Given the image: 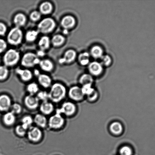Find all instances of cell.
<instances>
[{
	"label": "cell",
	"instance_id": "cell-1",
	"mask_svg": "<svg viewBox=\"0 0 155 155\" xmlns=\"http://www.w3.org/2000/svg\"><path fill=\"white\" fill-rule=\"evenodd\" d=\"M66 89L63 85L56 83L53 84L49 93V99L55 103H58L65 98L66 95Z\"/></svg>",
	"mask_w": 155,
	"mask_h": 155
},
{
	"label": "cell",
	"instance_id": "cell-2",
	"mask_svg": "<svg viewBox=\"0 0 155 155\" xmlns=\"http://www.w3.org/2000/svg\"><path fill=\"white\" fill-rule=\"evenodd\" d=\"M56 27V23L52 18H48L42 20L38 25L39 33L47 34L51 33Z\"/></svg>",
	"mask_w": 155,
	"mask_h": 155
},
{
	"label": "cell",
	"instance_id": "cell-3",
	"mask_svg": "<svg viewBox=\"0 0 155 155\" xmlns=\"http://www.w3.org/2000/svg\"><path fill=\"white\" fill-rule=\"evenodd\" d=\"M20 58L19 53L14 49H10L5 54L3 61L6 66H14L17 63Z\"/></svg>",
	"mask_w": 155,
	"mask_h": 155
},
{
	"label": "cell",
	"instance_id": "cell-4",
	"mask_svg": "<svg viewBox=\"0 0 155 155\" xmlns=\"http://www.w3.org/2000/svg\"><path fill=\"white\" fill-rule=\"evenodd\" d=\"M22 33L20 28L15 27L12 28L8 35V42L10 45H17L22 41Z\"/></svg>",
	"mask_w": 155,
	"mask_h": 155
},
{
	"label": "cell",
	"instance_id": "cell-5",
	"mask_svg": "<svg viewBox=\"0 0 155 155\" xmlns=\"http://www.w3.org/2000/svg\"><path fill=\"white\" fill-rule=\"evenodd\" d=\"M40 61L35 54L29 52L24 54L21 61V64L22 66L25 67H32L35 65L39 64Z\"/></svg>",
	"mask_w": 155,
	"mask_h": 155
},
{
	"label": "cell",
	"instance_id": "cell-6",
	"mask_svg": "<svg viewBox=\"0 0 155 155\" xmlns=\"http://www.w3.org/2000/svg\"><path fill=\"white\" fill-rule=\"evenodd\" d=\"M76 110V107L73 103L70 102L63 103L60 109H57L56 113L60 114H64L67 116L73 114Z\"/></svg>",
	"mask_w": 155,
	"mask_h": 155
},
{
	"label": "cell",
	"instance_id": "cell-7",
	"mask_svg": "<svg viewBox=\"0 0 155 155\" xmlns=\"http://www.w3.org/2000/svg\"><path fill=\"white\" fill-rule=\"evenodd\" d=\"M64 123V119L60 114L57 113L51 116L49 120V125L53 129L60 128L63 125Z\"/></svg>",
	"mask_w": 155,
	"mask_h": 155
},
{
	"label": "cell",
	"instance_id": "cell-8",
	"mask_svg": "<svg viewBox=\"0 0 155 155\" xmlns=\"http://www.w3.org/2000/svg\"><path fill=\"white\" fill-rule=\"evenodd\" d=\"M29 139L32 142H39L42 137V132L39 128L36 127H30L27 133Z\"/></svg>",
	"mask_w": 155,
	"mask_h": 155
},
{
	"label": "cell",
	"instance_id": "cell-9",
	"mask_svg": "<svg viewBox=\"0 0 155 155\" xmlns=\"http://www.w3.org/2000/svg\"><path fill=\"white\" fill-rule=\"evenodd\" d=\"M88 70L92 76H98L101 75L103 70V66L99 62L93 61L88 65Z\"/></svg>",
	"mask_w": 155,
	"mask_h": 155
},
{
	"label": "cell",
	"instance_id": "cell-10",
	"mask_svg": "<svg viewBox=\"0 0 155 155\" xmlns=\"http://www.w3.org/2000/svg\"><path fill=\"white\" fill-rule=\"evenodd\" d=\"M76 54V53L74 50H68L65 53L63 57L59 60V63L61 64L71 63L75 60Z\"/></svg>",
	"mask_w": 155,
	"mask_h": 155
},
{
	"label": "cell",
	"instance_id": "cell-11",
	"mask_svg": "<svg viewBox=\"0 0 155 155\" xmlns=\"http://www.w3.org/2000/svg\"><path fill=\"white\" fill-rule=\"evenodd\" d=\"M69 95L72 99L79 101L83 99L84 95L82 92L81 88L78 86H74L69 89Z\"/></svg>",
	"mask_w": 155,
	"mask_h": 155
},
{
	"label": "cell",
	"instance_id": "cell-12",
	"mask_svg": "<svg viewBox=\"0 0 155 155\" xmlns=\"http://www.w3.org/2000/svg\"><path fill=\"white\" fill-rule=\"evenodd\" d=\"M39 100L37 97L33 95H29L25 97L24 103L29 109H35L39 105Z\"/></svg>",
	"mask_w": 155,
	"mask_h": 155
},
{
	"label": "cell",
	"instance_id": "cell-13",
	"mask_svg": "<svg viewBox=\"0 0 155 155\" xmlns=\"http://www.w3.org/2000/svg\"><path fill=\"white\" fill-rule=\"evenodd\" d=\"M76 23L75 18L71 15H67L64 17L61 22L62 26L66 30L73 28L75 25Z\"/></svg>",
	"mask_w": 155,
	"mask_h": 155
},
{
	"label": "cell",
	"instance_id": "cell-14",
	"mask_svg": "<svg viewBox=\"0 0 155 155\" xmlns=\"http://www.w3.org/2000/svg\"><path fill=\"white\" fill-rule=\"evenodd\" d=\"M11 100L8 96L2 95L0 96V110L6 111L11 106Z\"/></svg>",
	"mask_w": 155,
	"mask_h": 155
},
{
	"label": "cell",
	"instance_id": "cell-15",
	"mask_svg": "<svg viewBox=\"0 0 155 155\" xmlns=\"http://www.w3.org/2000/svg\"><path fill=\"white\" fill-rule=\"evenodd\" d=\"M89 54L94 58L101 59L104 55V51L101 47L95 45L91 48Z\"/></svg>",
	"mask_w": 155,
	"mask_h": 155
},
{
	"label": "cell",
	"instance_id": "cell-16",
	"mask_svg": "<svg viewBox=\"0 0 155 155\" xmlns=\"http://www.w3.org/2000/svg\"><path fill=\"white\" fill-rule=\"evenodd\" d=\"M54 106L48 101L42 102L40 106V110L45 115L50 114L54 110Z\"/></svg>",
	"mask_w": 155,
	"mask_h": 155
},
{
	"label": "cell",
	"instance_id": "cell-17",
	"mask_svg": "<svg viewBox=\"0 0 155 155\" xmlns=\"http://www.w3.org/2000/svg\"><path fill=\"white\" fill-rule=\"evenodd\" d=\"M16 72L20 75L21 79L24 81H29L32 77V74L29 70L18 69L16 70Z\"/></svg>",
	"mask_w": 155,
	"mask_h": 155
},
{
	"label": "cell",
	"instance_id": "cell-18",
	"mask_svg": "<svg viewBox=\"0 0 155 155\" xmlns=\"http://www.w3.org/2000/svg\"><path fill=\"white\" fill-rule=\"evenodd\" d=\"M38 81L41 86L45 88H48L51 86V78L45 74H40L38 77Z\"/></svg>",
	"mask_w": 155,
	"mask_h": 155
},
{
	"label": "cell",
	"instance_id": "cell-19",
	"mask_svg": "<svg viewBox=\"0 0 155 155\" xmlns=\"http://www.w3.org/2000/svg\"><path fill=\"white\" fill-rule=\"evenodd\" d=\"M26 22V18L25 15L22 13H18L16 15L14 18V22L16 27L19 28L23 26Z\"/></svg>",
	"mask_w": 155,
	"mask_h": 155
},
{
	"label": "cell",
	"instance_id": "cell-20",
	"mask_svg": "<svg viewBox=\"0 0 155 155\" xmlns=\"http://www.w3.org/2000/svg\"><path fill=\"white\" fill-rule=\"evenodd\" d=\"M52 5L48 2L42 3L39 7L40 13L43 15L49 14L52 11Z\"/></svg>",
	"mask_w": 155,
	"mask_h": 155
},
{
	"label": "cell",
	"instance_id": "cell-21",
	"mask_svg": "<svg viewBox=\"0 0 155 155\" xmlns=\"http://www.w3.org/2000/svg\"><path fill=\"white\" fill-rule=\"evenodd\" d=\"M90 55L89 53L87 52H83L79 55L78 58V61L82 66H85L88 65L90 63Z\"/></svg>",
	"mask_w": 155,
	"mask_h": 155
},
{
	"label": "cell",
	"instance_id": "cell-22",
	"mask_svg": "<svg viewBox=\"0 0 155 155\" xmlns=\"http://www.w3.org/2000/svg\"><path fill=\"white\" fill-rule=\"evenodd\" d=\"M39 65L41 69L46 72H50L54 68V65L52 62L46 59L40 61Z\"/></svg>",
	"mask_w": 155,
	"mask_h": 155
},
{
	"label": "cell",
	"instance_id": "cell-23",
	"mask_svg": "<svg viewBox=\"0 0 155 155\" xmlns=\"http://www.w3.org/2000/svg\"><path fill=\"white\" fill-rule=\"evenodd\" d=\"M3 121L6 125L11 126L14 124L16 118L14 114L12 112H8L4 115Z\"/></svg>",
	"mask_w": 155,
	"mask_h": 155
},
{
	"label": "cell",
	"instance_id": "cell-24",
	"mask_svg": "<svg viewBox=\"0 0 155 155\" xmlns=\"http://www.w3.org/2000/svg\"><path fill=\"white\" fill-rule=\"evenodd\" d=\"M50 44L49 38L47 36H44L39 41V46L41 50L45 51L49 48Z\"/></svg>",
	"mask_w": 155,
	"mask_h": 155
},
{
	"label": "cell",
	"instance_id": "cell-25",
	"mask_svg": "<svg viewBox=\"0 0 155 155\" xmlns=\"http://www.w3.org/2000/svg\"><path fill=\"white\" fill-rule=\"evenodd\" d=\"M34 122L39 127H45L46 125L47 119L43 115L38 114L35 117Z\"/></svg>",
	"mask_w": 155,
	"mask_h": 155
},
{
	"label": "cell",
	"instance_id": "cell-26",
	"mask_svg": "<svg viewBox=\"0 0 155 155\" xmlns=\"http://www.w3.org/2000/svg\"><path fill=\"white\" fill-rule=\"evenodd\" d=\"M111 132L113 134H120L123 131V127L120 123L115 122L111 124L110 127Z\"/></svg>",
	"mask_w": 155,
	"mask_h": 155
},
{
	"label": "cell",
	"instance_id": "cell-27",
	"mask_svg": "<svg viewBox=\"0 0 155 155\" xmlns=\"http://www.w3.org/2000/svg\"><path fill=\"white\" fill-rule=\"evenodd\" d=\"M93 81V78L90 74H83L80 77L79 79V83L83 86L86 84H92Z\"/></svg>",
	"mask_w": 155,
	"mask_h": 155
},
{
	"label": "cell",
	"instance_id": "cell-28",
	"mask_svg": "<svg viewBox=\"0 0 155 155\" xmlns=\"http://www.w3.org/2000/svg\"><path fill=\"white\" fill-rule=\"evenodd\" d=\"M65 41V38L62 35H56L53 36L51 41L54 46L58 47L63 45Z\"/></svg>",
	"mask_w": 155,
	"mask_h": 155
},
{
	"label": "cell",
	"instance_id": "cell-29",
	"mask_svg": "<svg viewBox=\"0 0 155 155\" xmlns=\"http://www.w3.org/2000/svg\"><path fill=\"white\" fill-rule=\"evenodd\" d=\"M39 33L37 30H30L27 32L25 35L26 40L29 42L34 41L36 40Z\"/></svg>",
	"mask_w": 155,
	"mask_h": 155
},
{
	"label": "cell",
	"instance_id": "cell-30",
	"mask_svg": "<svg viewBox=\"0 0 155 155\" xmlns=\"http://www.w3.org/2000/svg\"><path fill=\"white\" fill-rule=\"evenodd\" d=\"M27 91L29 93L30 95H33L39 90V86L36 84L31 83L27 86Z\"/></svg>",
	"mask_w": 155,
	"mask_h": 155
},
{
	"label": "cell",
	"instance_id": "cell-31",
	"mask_svg": "<svg viewBox=\"0 0 155 155\" xmlns=\"http://www.w3.org/2000/svg\"><path fill=\"white\" fill-rule=\"evenodd\" d=\"M82 92L83 95L87 96L90 95L95 91L92 87V84H86L83 85L81 88Z\"/></svg>",
	"mask_w": 155,
	"mask_h": 155
},
{
	"label": "cell",
	"instance_id": "cell-32",
	"mask_svg": "<svg viewBox=\"0 0 155 155\" xmlns=\"http://www.w3.org/2000/svg\"><path fill=\"white\" fill-rule=\"evenodd\" d=\"M22 125L26 129H28L31 125L33 122V120L30 116H25L23 118L22 120Z\"/></svg>",
	"mask_w": 155,
	"mask_h": 155
},
{
	"label": "cell",
	"instance_id": "cell-33",
	"mask_svg": "<svg viewBox=\"0 0 155 155\" xmlns=\"http://www.w3.org/2000/svg\"><path fill=\"white\" fill-rule=\"evenodd\" d=\"M8 70L5 66H0V80H5L8 76Z\"/></svg>",
	"mask_w": 155,
	"mask_h": 155
},
{
	"label": "cell",
	"instance_id": "cell-34",
	"mask_svg": "<svg viewBox=\"0 0 155 155\" xmlns=\"http://www.w3.org/2000/svg\"><path fill=\"white\" fill-rule=\"evenodd\" d=\"M101 64L103 66L107 67L110 66L112 63V59L108 55H104L101 59Z\"/></svg>",
	"mask_w": 155,
	"mask_h": 155
},
{
	"label": "cell",
	"instance_id": "cell-35",
	"mask_svg": "<svg viewBox=\"0 0 155 155\" xmlns=\"http://www.w3.org/2000/svg\"><path fill=\"white\" fill-rule=\"evenodd\" d=\"M133 151L132 149L128 146H124L120 150V155H132Z\"/></svg>",
	"mask_w": 155,
	"mask_h": 155
},
{
	"label": "cell",
	"instance_id": "cell-36",
	"mask_svg": "<svg viewBox=\"0 0 155 155\" xmlns=\"http://www.w3.org/2000/svg\"><path fill=\"white\" fill-rule=\"evenodd\" d=\"M27 129L24 127L22 124L18 125L15 129L17 134L20 136H23L26 133Z\"/></svg>",
	"mask_w": 155,
	"mask_h": 155
},
{
	"label": "cell",
	"instance_id": "cell-37",
	"mask_svg": "<svg viewBox=\"0 0 155 155\" xmlns=\"http://www.w3.org/2000/svg\"><path fill=\"white\" fill-rule=\"evenodd\" d=\"M36 97L39 100H42L43 102L48 101L49 99L48 93L45 91H41L39 92Z\"/></svg>",
	"mask_w": 155,
	"mask_h": 155
},
{
	"label": "cell",
	"instance_id": "cell-38",
	"mask_svg": "<svg viewBox=\"0 0 155 155\" xmlns=\"http://www.w3.org/2000/svg\"><path fill=\"white\" fill-rule=\"evenodd\" d=\"M41 17V13L37 11L33 12L30 15V19L34 22L39 21Z\"/></svg>",
	"mask_w": 155,
	"mask_h": 155
},
{
	"label": "cell",
	"instance_id": "cell-39",
	"mask_svg": "<svg viewBox=\"0 0 155 155\" xmlns=\"http://www.w3.org/2000/svg\"><path fill=\"white\" fill-rule=\"evenodd\" d=\"M11 112L14 114H18L20 113L22 110V107L18 103H15L11 106Z\"/></svg>",
	"mask_w": 155,
	"mask_h": 155
},
{
	"label": "cell",
	"instance_id": "cell-40",
	"mask_svg": "<svg viewBox=\"0 0 155 155\" xmlns=\"http://www.w3.org/2000/svg\"><path fill=\"white\" fill-rule=\"evenodd\" d=\"M7 45L5 41L0 39V54L3 52L7 48Z\"/></svg>",
	"mask_w": 155,
	"mask_h": 155
},
{
	"label": "cell",
	"instance_id": "cell-41",
	"mask_svg": "<svg viewBox=\"0 0 155 155\" xmlns=\"http://www.w3.org/2000/svg\"><path fill=\"white\" fill-rule=\"evenodd\" d=\"M7 27L3 23L0 22V35L4 36L7 31Z\"/></svg>",
	"mask_w": 155,
	"mask_h": 155
},
{
	"label": "cell",
	"instance_id": "cell-42",
	"mask_svg": "<svg viewBox=\"0 0 155 155\" xmlns=\"http://www.w3.org/2000/svg\"><path fill=\"white\" fill-rule=\"evenodd\" d=\"M98 94L95 90L90 95L87 96V98L89 101H94L98 98Z\"/></svg>",
	"mask_w": 155,
	"mask_h": 155
},
{
	"label": "cell",
	"instance_id": "cell-43",
	"mask_svg": "<svg viewBox=\"0 0 155 155\" xmlns=\"http://www.w3.org/2000/svg\"><path fill=\"white\" fill-rule=\"evenodd\" d=\"M38 54L39 56H43L44 55V51L41 50V51H39L38 52Z\"/></svg>",
	"mask_w": 155,
	"mask_h": 155
}]
</instances>
